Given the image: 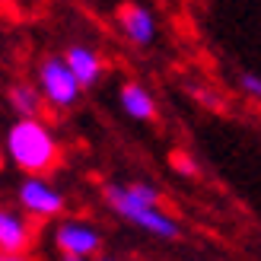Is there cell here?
Instances as JSON below:
<instances>
[{
	"instance_id": "obj_6",
	"label": "cell",
	"mask_w": 261,
	"mask_h": 261,
	"mask_svg": "<svg viewBox=\"0 0 261 261\" xmlns=\"http://www.w3.org/2000/svg\"><path fill=\"white\" fill-rule=\"evenodd\" d=\"M35 242V220L22 207H0V252L29 255Z\"/></svg>"
},
{
	"instance_id": "obj_3",
	"label": "cell",
	"mask_w": 261,
	"mask_h": 261,
	"mask_svg": "<svg viewBox=\"0 0 261 261\" xmlns=\"http://www.w3.org/2000/svg\"><path fill=\"white\" fill-rule=\"evenodd\" d=\"M35 83H38V89H42V96H45V106L55 109V112L73 109L76 102H80V96H83V86L73 76V70L67 67L64 55H48V58L38 61Z\"/></svg>"
},
{
	"instance_id": "obj_10",
	"label": "cell",
	"mask_w": 261,
	"mask_h": 261,
	"mask_svg": "<svg viewBox=\"0 0 261 261\" xmlns=\"http://www.w3.org/2000/svg\"><path fill=\"white\" fill-rule=\"evenodd\" d=\"M7 102L16 112V118H35L45 109V96L38 89V83H13L7 89Z\"/></svg>"
},
{
	"instance_id": "obj_5",
	"label": "cell",
	"mask_w": 261,
	"mask_h": 261,
	"mask_svg": "<svg viewBox=\"0 0 261 261\" xmlns=\"http://www.w3.org/2000/svg\"><path fill=\"white\" fill-rule=\"evenodd\" d=\"M16 207L32 220H58L67 211V198L48 175H25L16 188Z\"/></svg>"
},
{
	"instance_id": "obj_11",
	"label": "cell",
	"mask_w": 261,
	"mask_h": 261,
	"mask_svg": "<svg viewBox=\"0 0 261 261\" xmlns=\"http://www.w3.org/2000/svg\"><path fill=\"white\" fill-rule=\"evenodd\" d=\"M236 86H239L242 99H249L252 106H261V76H258V73L242 70V73L236 76Z\"/></svg>"
},
{
	"instance_id": "obj_12",
	"label": "cell",
	"mask_w": 261,
	"mask_h": 261,
	"mask_svg": "<svg viewBox=\"0 0 261 261\" xmlns=\"http://www.w3.org/2000/svg\"><path fill=\"white\" fill-rule=\"evenodd\" d=\"M172 169H175L178 175H185V178L198 175V163H194L188 153H172Z\"/></svg>"
},
{
	"instance_id": "obj_1",
	"label": "cell",
	"mask_w": 261,
	"mask_h": 261,
	"mask_svg": "<svg viewBox=\"0 0 261 261\" xmlns=\"http://www.w3.org/2000/svg\"><path fill=\"white\" fill-rule=\"evenodd\" d=\"M102 201L106 207L124 220L127 226L140 229L143 236L160 239V242H175L181 236V223L178 217H172L163 204V191L153 181H109L102 188Z\"/></svg>"
},
{
	"instance_id": "obj_4",
	"label": "cell",
	"mask_w": 261,
	"mask_h": 261,
	"mask_svg": "<svg viewBox=\"0 0 261 261\" xmlns=\"http://www.w3.org/2000/svg\"><path fill=\"white\" fill-rule=\"evenodd\" d=\"M51 245L64 258H99L106 236L102 229L86 217H58V223L51 226Z\"/></svg>"
},
{
	"instance_id": "obj_7",
	"label": "cell",
	"mask_w": 261,
	"mask_h": 261,
	"mask_svg": "<svg viewBox=\"0 0 261 261\" xmlns=\"http://www.w3.org/2000/svg\"><path fill=\"white\" fill-rule=\"evenodd\" d=\"M115 22H118V32H121L134 48H150V45L156 42V35H160L156 13H153L150 7H143V4H134V0L118 10Z\"/></svg>"
},
{
	"instance_id": "obj_9",
	"label": "cell",
	"mask_w": 261,
	"mask_h": 261,
	"mask_svg": "<svg viewBox=\"0 0 261 261\" xmlns=\"http://www.w3.org/2000/svg\"><path fill=\"white\" fill-rule=\"evenodd\" d=\"M118 106L130 121H153L156 118V99L143 83H124L118 89Z\"/></svg>"
},
{
	"instance_id": "obj_2",
	"label": "cell",
	"mask_w": 261,
	"mask_h": 261,
	"mask_svg": "<svg viewBox=\"0 0 261 261\" xmlns=\"http://www.w3.org/2000/svg\"><path fill=\"white\" fill-rule=\"evenodd\" d=\"M4 153L22 175H48L61 163V143L42 115L16 118L4 134Z\"/></svg>"
},
{
	"instance_id": "obj_15",
	"label": "cell",
	"mask_w": 261,
	"mask_h": 261,
	"mask_svg": "<svg viewBox=\"0 0 261 261\" xmlns=\"http://www.w3.org/2000/svg\"><path fill=\"white\" fill-rule=\"evenodd\" d=\"M61 261H89V258H64V255H61Z\"/></svg>"
},
{
	"instance_id": "obj_8",
	"label": "cell",
	"mask_w": 261,
	"mask_h": 261,
	"mask_svg": "<svg viewBox=\"0 0 261 261\" xmlns=\"http://www.w3.org/2000/svg\"><path fill=\"white\" fill-rule=\"evenodd\" d=\"M64 61H67V67L73 70V76L80 80L83 89L96 86L102 76H106V58H102L93 45H83V42L67 45V51H64Z\"/></svg>"
},
{
	"instance_id": "obj_13",
	"label": "cell",
	"mask_w": 261,
	"mask_h": 261,
	"mask_svg": "<svg viewBox=\"0 0 261 261\" xmlns=\"http://www.w3.org/2000/svg\"><path fill=\"white\" fill-rule=\"evenodd\" d=\"M0 261H32L29 255H13V252H0Z\"/></svg>"
},
{
	"instance_id": "obj_14",
	"label": "cell",
	"mask_w": 261,
	"mask_h": 261,
	"mask_svg": "<svg viewBox=\"0 0 261 261\" xmlns=\"http://www.w3.org/2000/svg\"><path fill=\"white\" fill-rule=\"evenodd\" d=\"M93 261H121V258H112V255H99V258H93Z\"/></svg>"
}]
</instances>
